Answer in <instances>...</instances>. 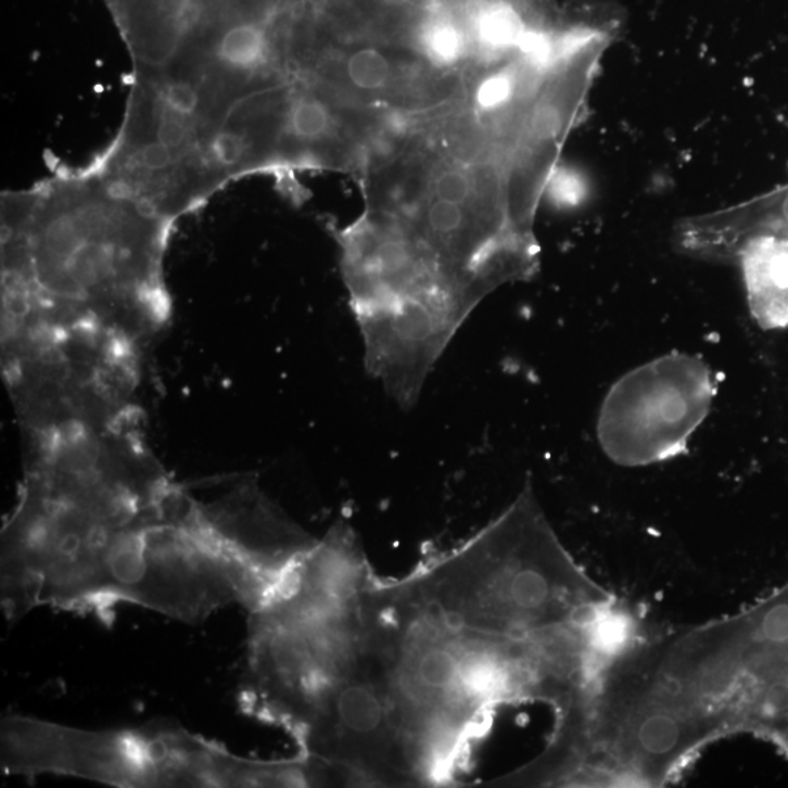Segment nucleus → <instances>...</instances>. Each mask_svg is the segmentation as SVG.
<instances>
[{
	"label": "nucleus",
	"instance_id": "obj_3",
	"mask_svg": "<svg viewBox=\"0 0 788 788\" xmlns=\"http://www.w3.org/2000/svg\"><path fill=\"white\" fill-rule=\"evenodd\" d=\"M376 582L357 533L338 521L250 610L240 709L298 740L366 659Z\"/></svg>",
	"mask_w": 788,
	"mask_h": 788
},
{
	"label": "nucleus",
	"instance_id": "obj_1",
	"mask_svg": "<svg viewBox=\"0 0 788 788\" xmlns=\"http://www.w3.org/2000/svg\"><path fill=\"white\" fill-rule=\"evenodd\" d=\"M0 544L7 620L36 609L112 620L120 606L198 622L256 608L268 584L212 507L148 450L139 419L33 439Z\"/></svg>",
	"mask_w": 788,
	"mask_h": 788
},
{
	"label": "nucleus",
	"instance_id": "obj_2",
	"mask_svg": "<svg viewBox=\"0 0 788 788\" xmlns=\"http://www.w3.org/2000/svg\"><path fill=\"white\" fill-rule=\"evenodd\" d=\"M174 224L92 164L3 193V326L99 329L142 345L168 319Z\"/></svg>",
	"mask_w": 788,
	"mask_h": 788
},
{
	"label": "nucleus",
	"instance_id": "obj_8",
	"mask_svg": "<svg viewBox=\"0 0 788 788\" xmlns=\"http://www.w3.org/2000/svg\"><path fill=\"white\" fill-rule=\"evenodd\" d=\"M752 319L764 330L788 328V236L751 237L736 252Z\"/></svg>",
	"mask_w": 788,
	"mask_h": 788
},
{
	"label": "nucleus",
	"instance_id": "obj_7",
	"mask_svg": "<svg viewBox=\"0 0 788 788\" xmlns=\"http://www.w3.org/2000/svg\"><path fill=\"white\" fill-rule=\"evenodd\" d=\"M717 384L698 355L672 353L626 372L606 393L597 419L601 450L626 468L684 455L709 417Z\"/></svg>",
	"mask_w": 788,
	"mask_h": 788
},
{
	"label": "nucleus",
	"instance_id": "obj_5",
	"mask_svg": "<svg viewBox=\"0 0 788 788\" xmlns=\"http://www.w3.org/2000/svg\"><path fill=\"white\" fill-rule=\"evenodd\" d=\"M372 590L368 650L410 783L452 784L495 710L511 702L507 664L488 638L440 624L389 583Z\"/></svg>",
	"mask_w": 788,
	"mask_h": 788
},
{
	"label": "nucleus",
	"instance_id": "obj_4",
	"mask_svg": "<svg viewBox=\"0 0 788 788\" xmlns=\"http://www.w3.org/2000/svg\"><path fill=\"white\" fill-rule=\"evenodd\" d=\"M390 584L448 628L508 639L587 624L617 601L561 544L531 482L459 548Z\"/></svg>",
	"mask_w": 788,
	"mask_h": 788
},
{
	"label": "nucleus",
	"instance_id": "obj_6",
	"mask_svg": "<svg viewBox=\"0 0 788 788\" xmlns=\"http://www.w3.org/2000/svg\"><path fill=\"white\" fill-rule=\"evenodd\" d=\"M0 764L8 775H62L113 787H332L328 762L298 755L256 760L181 727L85 728L24 715L0 726Z\"/></svg>",
	"mask_w": 788,
	"mask_h": 788
}]
</instances>
